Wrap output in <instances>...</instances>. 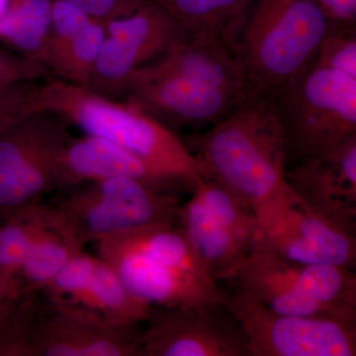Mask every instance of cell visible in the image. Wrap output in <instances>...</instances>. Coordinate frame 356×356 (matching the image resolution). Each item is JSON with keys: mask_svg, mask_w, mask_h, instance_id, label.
<instances>
[{"mask_svg": "<svg viewBox=\"0 0 356 356\" xmlns=\"http://www.w3.org/2000/svg\"><path fill=\"white\" fill-rule=\"evenodd\" d=\"M217 180L254 212L261 233L276 228L289 185L284 131L275 98L252 91L234 111L186 145Z\"/></svg>", "mask_w": 356, "mask_h": 356, "instance_id": "obj_1", "label": "cell"}, {"mask_svg": "<svg viewBox=\"0 0 356 356\" xmlns=\"http://www.w3.org/2000/svg\"><path fill=\"white\" fill-rule=\"evenodd\" d=\"M16 117L51 112L88 134L108 140L191 192L207 170L172 129L133 103L57 77L16 86L6 93Z\"/></svg>", "mask_w": 356, "mask_h": 356, "instance_id": "obj_2", "label": "cell"}, {"mask_svg": "<svg viewBox=\"0 0 356 356\" xmlns=\"http://www.w3.org/2000/svg\"><path fill=\"white\" fill-rule=\"evenodd\" d=\"M98 254L126 287L152 306H198L221 302L180 222H165L103 236Z\"/></svg>", "mask_w": 356, "mask_h": 356, "instance_id": "obj_3", "label": "cell"}, {"mask_svg": "<svg viewBox=\"0 0 356 356\" xmlns=\"http://www.w3.org/2000/svg\"><path fill=\"white\" fill-rule=\"evenodd\" d=\"M235 42L250 92H277L313 62L330 21L316 0H252Z\"/></svg>", "mask_w": 356, "mask_h": 356, "instance_id": "obj_4", "label": "cell"}, {"mask_svg": "<svg viewBox=\"0 0 356 356\" xmlns=\"http://www.w3.org/2000/svg\"><path fill=\"white\" fill-rule=\"evenodd\" d=\"M177 194L129 177H107L77 185L67 197L44 205L47 225L83 250L117 232L180 222Z\"/></svg>", "mask_w": 356, "mask_h": 356, "instance_id": "obj_5", "label": "cell"}, {"mask_svg": "<svg viewBox=\"0 0 356 356\" xmlns=\"http://www.w3.org/2000/svg\"><path fill=\"white\" fill-rule=\"evenodd\" d=\"M228 283L277 313L356 322V274L348 267L297 264L257 241Z\"/></svg>", "mask_w": 356, "mask_h": 356, "instance_id": "obj_6", "label": "cell"}, {"mask_svg": "<svg viewBox=\"0 0 356 356\" xmlns=\"http://www.w3.org/2000/svg\"><path fill=\"white\" fill-rule=\"evenodd\" d=\"M288 156L299 163L356 137V79L312 62L274 93Z\"/></svg>", "mask_w": 356, "mask_h": 356, "instance_id": "obj_7", "label": "cell"}, {"mask_svg": "<svg viewBox=\"0 0 356 356\" xmlns=\"http://www.w3.org/2000/svg\"><path fill=\"white\" fill-rule=\"evenodd\" d=\"M180 225L217 283L231 280L261 235L254 212L213 178L192 191L191 198L182 206Z\"/></svg>", "mask_w": 356, "mask_h": 356, "instance_id": "obj_8", "label": "cell"}, {"mask_svg": "<svg viewBox=\"0 0 356 356\" xmlns=\"http://www.w3.org/2000/svg\"><path fill=\"white\" fill-rule=\"evenodd\" d=\"M221 302L247 337L252 356H355L356 322L286 315L247 292L221 290Z\"/></svg>", "mask_w": 356, "mask_h": 356, "instance_id": "obj_9", "label": "cell"}, {"mask_svg": "<svg viewBox=\"0 0 356 356\" xmlns=\"http://www.w3.org/2000/svg\"><path fill=\"white\" fill-rule=\"evenodd\" d=\"M248 95L215 88L154 60L133 72L121 98L175 131V128L214 125L234 111Z\"/></svg>", "mask_w": 356, "mask_h": 356, "instance_id": "obj_10", "label": "cell"}, {"mask_svg": "<svg viewBox=\"0 0 356 356\" xmlns=\"http://www.w3.org/2000/svg\"><path fill=\"white\" fill-rule=\"evenodd\" d=\"M139 356H252L242 327L222 302L154 306Z\"/></svg>", "mask_w": 356, "mask_h": 356, "instance_id": "obj_11", "label": "cell"}, {"mask_svg": "<svg viewBox=\"0 0 356 356\" xmlns=\"http://www.w3.org/2000/svg\"><path fill=\"white\" fill-rule=\"evenodd\" d=\"M185 34L181 26L153 2L130 15L107 21L102 50L83 86L119 99L135 70L163 56Z\"/></svg>", "mask_w": 356, "mask_h": 356, "instance_id": "obj_12", "label": "cell"}, {"mask_svg": "<svg viewBox=\"0 0 356 356\" xmlns=\"http://www.w3.org/2000/svg\"><path fill=\"white\" fill-rule=\"evenodd\" d=\"M43 297L32 356H139V325L110 322Z\"/></svg>", "mask_w": 356, "mask_h": 356, "instance_id": "obj_13", "label": "cell"}, {"mask_svg": "<svg viewBox=\"0 0 356 356\" xmlns=\"http://www.w3.org/2000/svg\"><path fill=\"white\" fill-rule=\"evenodd\" d=\"M41 293L55 303L126 325L146 323L154 307L135 296L108 262L83 250Z\"/></svg>", "mask_w": 356, "mask_h": 356, "instance_id": "obj_14", "label": "cell"}, {"mask_svg": "<svg viewBox=\"0 0 356 356\" xmlns=\"http://www.w3.org/2000/svg\"><path fill=\"white\" fill-rule=\"evenodd\" d=\"M355 234L318 214L290 188L280 224L273 231L261 233L257 241L290 261L355 270Z\"/></svg>", "mask_w": 356, "mask_h": 356, "instance_id": "obj_15", "label": "cell"}, {"mask_svg": "<svg viewBox=\"0 0 356 356\" xmlns=\"http://www.w3.org/2000/svg\"><path fill=\"white\" fill-rule=\"evenodd\" d=\"M286 181L312 209L356 232V137L287 170Z\"/></svg>", "mask_w": 356, "mask_h": 356, "instance_id": "obj_16", "label": "cell"}, {"mask_svg": "<svg viewBox=\"0 0 356 356\" xmlns=\"http://www.w3.org/2000/svg\"><path fill=\"white\" fill-rule=\"evenodd\" d=\"M115 177L133 178L159 191L175 194L184 188L127 149L95 136L70 140L60 154L62 189H72L90 180Z\"/></svg>", "mask_w": 356, "mask_h": 356, "instance_id": "obj_17", "label": "cell"}, {"mask_svg": "<svg viewBox=\"0 0 356 356\" xmlns=\"http://www.w3.org/2000/svg\"><path fill=\"white\" fill-rule=\"evenodd\" d=\"M105 34V21L56 0L44 67L53 77L84 86L95 67Z\"/></svg>", "mask_w": 356, "mask_h": 356, "instance_id": "obj_18", "label": "cell"}, {"mask_svg": "<svg viewBox=\"0 0 356 356\" xmlns=\"http://www.w3.org/2000/svg\"><path fill=\"white\" fill-rule=\"evenodd\" d=\"M70 124L51 112L21 115L0 132V172L62 151L72 139Z\"/></svg>", "mask_w": 356, "mask_h": 356, "instance_id": "obj_19", "label": "cell"}, {"mask_svg": "<svg viewBox=\"0 0 356 356\" xmlns=\"http://www.w3.org/2000/svg\"><path fill=\"white\" fill-rule=\"evenodd\" d=\"M189 34H210L235 44L252 0H152Z\"/></svg>", "mask_w": 356, "mask_h": 356, "instance_id": "obj_20", "label": "cell"}, {"mask_svg": "<svg viewBox=\"0 0 356 356\" xmlns=\"http://www.w3.org/2000/svg\"><path fill=\"white\" fill-rule=\"evenodd\" d=\"M83 250L46 222L14 277L8 299L19 295L41 293L67 262Z\"/></svg>", "mask_w": 356, "mask_h": 356, "instance_id": "obj_21", "label": "cell"}, {"mask_svg": "<svg viewBox=\"0 0 356 356\" xmlns=\"http://www.w3.org/2000/svg\"><path fill=\"white\" fill-rule=\"evenodd\" d=\"M51 8V0H15L0 22V40L23 57L44 65Z\"/></svg>", "mask_w": 356, "mask_h": 356, "instance_id": "obj_22", "label": "cell"}, {"mask_svg": "<svg viewBox=\"0 0 356 356\" xmlns=\"http://www.w3.org/2000/svg\"><path fill=\"white\" fill-rule=\"evenodd\" d=\"M44 204H30L0 225V299L6 301L16 273L46 225Z\"/></svg>", "mask_w": 356, "mask_h": 356, "instance_id": "obj_23", "label": "cell"}, {"mask_svg": "<svg viewBox=\"0 0 356 356\" xmlns=\"http://www.w3.org/2000/svg\"><path fill=\"white\" fill-rule=\"evenodd\" d=\"M41 293L7 299L0 313V356H32V336Z\"/></svg>", "mask_w": 356, "mask_h": 356, "instance_id": "obj_24", "label": "cell"}, {"mask_svg": "<svg viewBox=\"0 0 356 356\" xmlns=\"http://www.w3.org/2000/svg\"><path fill=\"white\" fill-rule=\"evenodd\" d=\"M314 62L356 79L355 25L330 23Z\"/></svg>", "mask_w": 356, "mask_h": 356, "instance_id": "obj_25", "label": "cell"}, {"mask_svg": "<svg viewBox=\"0 0 356 356\" xmlns=\"http://www.w3.org/2000/svg\"><path fill=\"white\" fill-rule=\"evenodd\" d=\"M44 65L0 48V97L13 86L51 77Z\"/></svg>", "mask_w": 356, "mask_h": 356, "instance_id": "obj_26", "label": "cell"}, {"mask_svg": "<svg viewBox=\"0 0 356 356\" xmlns=\"http://www.w3.org/2000/svg\"><path fill=\"white\" fill-rule=\"evenodd\" d=\"M79 7L97 19L107 21L135 13L147 3L146 0H62Z\"/></svg>", "mask_w": 356, "mask_h": 356, "instance_id": "obj_27", "label": "cell"}, {"mask_svg": "<svg viewBox=\"0 0 356 356\" xmlns=\"http://www.w3.org/2000/svg\"><path fill=\"white\" fill-rule=\"evenodd\" d=\"M331 24L355 25L356 0H316Z\"/></svg>", "mask_w": 356, "mask_h": 356, "instance_id": "obj_28", "label": "cell"}, {"mask_svg": "<svg viewBox=\"0 0 356 356\" xmlns=\"http://www.w3.org/2000/svg\"><path fill=\"white\" fill-rule=\"evenodd\" d=\"M15 118L16 117H14L11 112L0 103V132Z\"/></svg>", "mask_w": 356, "mask_h": 356, "instance_id": "obj_29", "label": "cell"}, {"mask_svg": "<svg viewBox=\"0 0 356 356\" xmlns=\"http://www.w3.org/2000/svg\"><path fill=\"white\" fill-rule=\"evenodd\" d=\"M15 0H0V22L6 17L8 11L10 10Z\"/></svg>", "mask_w": 356, "mask_h": 356, "instance_id": "obj_30", "label": "cell"}, {"mask_svg": "<svg viewBox=\"0 0 356 356\" xmlns=\"http://www.w3.org/2000/svg\"><path fill=\"white\" fill-rule=\"evenodd\" d=\"M4 302H6V301H4ZM4 302L2 301L1 299H0V313H1L2 309H3Z\"/></svg>", "mask_w": 356, "mask_h": 356, "instance_id": "obj_31", "label": "cell"}]
</instances>
